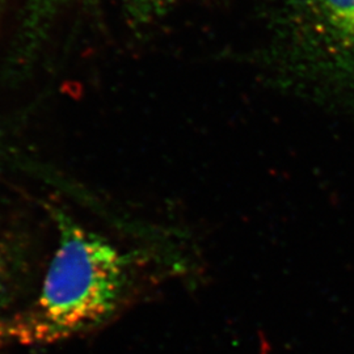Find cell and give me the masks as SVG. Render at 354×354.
<instances>
[{"label":"cell","instance_id":"6da1fadb","mask_svg":"<svg viewBox=\"0 0 354 354\" xmlns=\"http://www.w3.org/2000/svg\"><path fill=\"white\" fill-rule=\"evenodd\" d=\"M58 245L37 301L3 328L20 344H53L97 327L112 317L129 285L130 259L100 235L57 215Z\"/></svg>","mask_w":354,"mask_h":354},{"label":"cell","instance_id":"7a4b0ae2","mask_svg":"<svg viewBox=\"0 0 354 354\" xmlns=\"http://www.w3.org/2000/svg\"><path fill=\"white\" fill-rule=\"evenodd\" d=\"M276 53L279 68L298 80L354 83V0H288Z\"/></svg>","mask_w":354,"mask_h":354},{"label":"cell","instance_id":"3957f363","mask_svg":"<svg viewBox=\"0 0 354 354\" xmlns=\"http://www.w3.org/2000/svg\"><path fill=\"white\" fill-rule=\"evenodd\" d=\"M84 0H28L24 17V41L29 45H37L42 33L50 26L55 15L67 6Z\"/></svg>","mask_w":354,"mask_h":354},{"label":"cell","instance_id":"277c9868","mask_svg":"<svg viewBox=\"0 0 354 354\" xmlns=\"http://www.w3.org/2000/svg\"><path fill=\"white\" fill-rule=\"evenodd\" d=\"M180 0H122L127 19L136 26L155 21L168 12Z\"/></svg>","mask_w":354,"mask_h":354}]
</instances>
